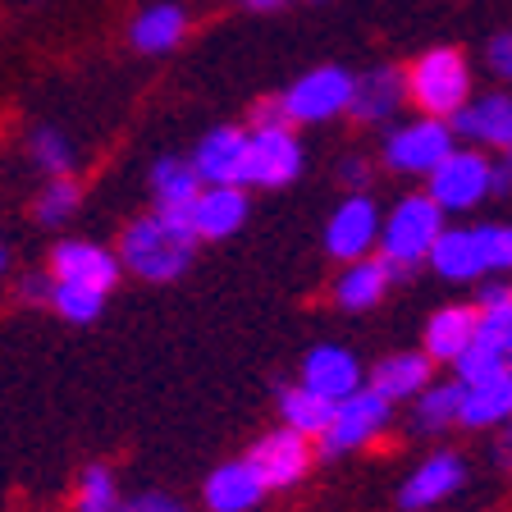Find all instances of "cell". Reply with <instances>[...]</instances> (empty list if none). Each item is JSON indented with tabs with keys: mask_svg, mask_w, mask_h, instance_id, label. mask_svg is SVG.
I'll return each instance as SVG.
<instances>
[{
	"mask_svg": "<svg viewBox=\"0 0 512 512\" xmlns=\"http://www.w3.org/2000/svg\"><path fill=\"white\" fill-rule=\"evenodd\" d=\"M115 256H119V270H128V275L147 279V284H170V279H179L192 266L197 234H192V224L179 220V215L151 211V215H138L119 234Z\"/></svg>",
	"mask_w": 512,
	"mask_h": 512,
	"instance_id": "cell-1",
	"label": "cell"
},
{
	"mask_svg": "<svg viewBox=\"0 0 512 512\" xmlns=\"http://www.w3.org/2000/svg\"><path fill=\"white\" fill-rule=\"evenodd\" d=\"M439 229H444V211L430 202L426 192H407V197H398V202L389 206V215H380L375 256L403 279V275H412L416 266H426Z\"/></svg>",
	"mask_w": 512,
	"mask_h": 512,
	"instance_id": "cell-2",
	"label": "cell"
},
{
	"mask_svg": "<svg viewBox=\"0 0 512 512\" xmlns=\"http://www.w3.org/2000/svg\"><path fill=\"white\" fill-rule=\"evenodd\" d=\"M403 87L421 115L453 119L471 101V64L458 46H430L403 69Z\"/></svg>",
	"mask_w": 512,
	"mask_h": 512,
	"instance_id": "cell-3",
	"label": "cell"
},
{
	"mask_svg": "<svg viewBox=\"0 0 512 512\" xmlns=\"http://www.w3.org/2000/svg\"><path fill=\"white\" fill-rule=\"evenodd\" d=\"M426 197L444 215L476 211L485 197H494V160L476 147H453L426 179Z\"/></svg>",
	"mask_w": 512,
	"mask_h": 512,
	"instance_id": "cell-4",
	"label": "cell"
},
{
	"mask_svg": "<svg viewBox=\"0 0 512 512\" xmlns=\"http://www.w3.org/2000/svg\"><path fill=\"white\" fill-rule=\"evenodd\" d=\"M352 96V69L343 64H320L311 74H302L298 83H288L279 92V110H284L288 128L298 124H330V119L348 115Z\"/></svg>",
	"mask_w": 512,
	"mask_h": 512,
	"instance_id": "cell-5",
	"label": "cell"
},
{
	"mask_svg": "<svg viewBox=\"0 0 512 512\" xmlns=\"http://www.w3.org/2000/svg\"><path fill=\"white\" fill-rule=\"evenodd\" d=\"M453 147H458V138H453L448 119L416 115V119H403V124L389 128L380 156H384V165H389L394 174H407V179H430V170H435Z\"/></svg>",
	"mask_w": 512,
	"mask_h": 512,
	"instance_id": "cell-6",
	"label": "cell"
},
{
	"mask_svg": "<svg viewBox=\"0 0 512 512\" xmlns=\"http://www.w3.org/2000/svg\"><path fill=\"white\" fill-rule=\"evenodd\" d=\"M302 165H307V151H302L298 128L288 124L247 128L243 188H288L302 174Z\"/></svg>",
	"mask_w": 512,
	"mask_h": 512,
	"instance_id": "cell-7",
	"label": "cell"
},
{
	"mask_svg": "<svg viewBox=\"0 0 512 512\" xmlns=\"http://www.w3.org/2000/svg\"><path fill=\"white\" fill-rule=\"evenodd\" d=\"M389 421H394V403H384L371 384H362L357 394L334 403L330 426L320 435V453H325V458H343L352 448L375 444V439L389 430Z\"/></svg>",
	"mask_w": 512,
	"mask_h": 512,
	"instance_id": "cell-8",
	"label": "cell"
},
{
	"mask_svg": "<svg viewBox=\"0 0 512 512\" xmlns=\"http://www.w3.org/2000/svg\"><path fill=\"white\" fill-rule=\"evenodd\" d=\"M380 206L366 197V192H352V197H343L339 206H334L330 224H325V252L334 256V261H362V256L375 252V243H380Z\"/></svg>",
	"mask_w": 512,
	"mask_h": 512,
	"instance_id": "cell-9",
	"label": "cell"
},
{
	"mask_svg": "<svg viewBox=\"0 0 512 512\" xmlns=\"http://www.w3.org/2000/svg\"><path fill=\"white\" fill-rule=\"evenodd\" d=\"M448 128H453V138H458V147L467 142V147L476 151H508L512 147V96L508 92H485V96H471L467 106L458 110V115L448 119Z\"/></svg>",
	"mask_w": 512,
	"mask_h": 512,
	"instance_id": "cell-10",
	"label": "cell"
},
{
	"mask_svg": "<svg viewBox=\"0 0 512 512\" xmlns=\"http://www.w3.org/2000/svg\"><path fill=\"white\" fill-rule=\"evenodd\" d=\"M247 467L261 476V485L270 490H293L302 476L311 471V439L293 435V430H270L247 448Z\"/></svg>",
	"mask_w": 512,
	"mask_h": 512,
	"instance_id": "cell-11",
	"label": "cell"
},
{
	"mask_svg": "<svg viewBox=\"0 0 512 512\" xmlns=\"http://www.w3.org/2000/svg\"><path fill=\"white\" fill-rule=\"evenodd\" d=\"M51 279L55 284H83L96 293H110L119 284V256L87 238H64L51 252Z\"/></svg>",
	"mask_w": 512,
	"mask_h": 512,
	"instance_id": "cell-12",
	"label": "cell"
},
{
	"mask_svg": "<svg viewBox=\"0 0 512 512\" xmlns=\"http://www.w3.org/2000/svg\"><path fill=\"white\" fill-rule=\"evenodd\" d=\"M302 389L311 394L330 398V403H343L348 394H357L366 384L362 375V362H357V352L339 348V343H316V348L302 357V375H298Z\"/></svg>",
	"mask_w": 512,
	"mask_h": 512,
	"instance_id": "cell-13",
	"label": "cell"
},
{
	"mask_svg": "<svg viewBox=\"0 0 512 512\" xmlns=\"http://www.w3.org/2000/svg\"><path fill=\"white\" fill-rule=\"evenodd\" d=\"M192 174L202 179V188H220V183H234L243 188V165H247V128L238 124H220L211 128L197 147H192Z\"/></svg>",
	"mask_w": 512,
	"mask_h": 512,
	"instance_id": "cell-14",
	"label": "cell"
},
{
	"mask_svg": "<svg viewBox=\"0 0 512 512\" xmlns=\"http://www.w3.org/2000/svg\"><path fill=\"white\" fill-rule=\"evenodd\" d=\"M407 106V87H403V69L394 64H375L366 74H352V96H348V115L357 124L375 128L398 119V110Z\"/></svg>",
	"mask_w": 512,
	"mask_h": 512,
	"instance_id": "cell-15",
	"label": "cell"
},
{
	"mask_svg": "<svg viewBox=\"0 0 512 512\" xmlns=\"http://www.w3.org/2000/svg\"><path fill=\"white\" fill-rule=\"evenodd\" d=\"M252 215V202H247V188H234V183H220V188H202L197 202L188 211V224L197 243H220V238H234L238 229Z\"/></svg>",
	"mask_w": 512,
	"mask_h": 512,
	"instance_id": "cell-16",
	"label": "cell"
},
{
	"mask_svg": "<svg viewBox=\"0 0 512 512\" xmlns=\"http://www.w3.org/2000/svg\"><path fill=\"white\" fill-rule=\"evenodd\" d=\"M462 480H467V462H462L458 453H435V458H426L412 476L403 480L398 508L403 512H426V508H435V503H444L448 494H458Z\"/></svg>",
	"mask_w": 512,
	"mask_h": 512,
	"instance_id": "cell-17",
	"label": "cell"
},
{
	"mask_svg": "<svg viewBox=\"0 0 512 512\" xmlns=\"http://www.w3.org/2000/svg\"><path fill=\"white\" fill-rule=\"evenodd\" d=\"M476 339V307H439L421 330V352L430 357V366H453Z\"/></svg>",
	"mask_w": 512,
	"mask_h": 512,
	"instance_id": "cell-18",
	"label": "cell"
},
{
	"mask_svg": "<svg viewBox=\"0 0 512 512\" xmlns=\"http://www.w3.org/2000/svg\"><path fill=\"white\" fill-rule=\"evenodd\" d=\"M512 421V371H499L480 384H462L458 426L467 430H499Z\"/></svg>",
	"mask_w": 512,
	"mask_h": 512,
	"instance_id": "cell-19",
	"label": "cell"
},
{
	"mask_svg": "<svg viewBox=\"0 0 512 512\" xmlns=\"http://www.w3.org/2000/svg\"><path fill=\"white\" fill-rule=\"evenodd\" d=\"M202 499L211 512H252L256 503L266 499V485H261V476L247 467V458H238V462H224V467H215L211 476H206Z\"/></svg>",
	"mask_w": 512,
	"mask_h": 512,
	"instance_id": "cell-20",
	"label": "cell"
},
{
	"mask_svg": "<svg viewBox=\"0 0 512 512\" xmlns=\"http://www.w3.org/2000/svg\"><path fill=\"white\" fill-rule=\"evenodd\" d=\"M394 270L384 266L380 256H362V261H348L334 279V302L343 311H371L384 302V293L394 288Z\"/></svg>",
	"mask_w": 512,
	"mask_h": 512,
	"instance_id": "cell-21",
	"label": "cell"
},
{
	"mask_svg": "<svg viewBox=\"0 0 512 512\" xmlns=\"http://www.w3.org/2000/svg\"><path fill=\"white\" fill-rule=\"evenodd\" d=\"M426 261L435 266V275L453 279V284H471V279L485 275V261H480V243L471 224H444Z\"/></svg>",
	"mask_w": 512,
	"mask_h": 512,
	"instance_id": "cell-22",
	"label": "cell"
},
{
	"mask_svg": "<svg viewBox=\"0 0 512 512\" xmlns=\"http://www.w3.org/2000/svg\"><path fill=\"white\" fill-rule=\"evenodd\" d=\"M430 375H435V366H430L426 352H394V357L375 362V371L366 384H371L384 403H412V398L430 384Z\"/></svg>",
	"mask_w": 512,
	"mask_h": 512,
	"instance_id": "cell-23",
	"label": "cell"
},
{
	"mask_svg": "<svg viewBox=\"0 0 512 512\" xmlns=\"http://www.w3.org/2000/svg\"><path fill=\"white\" fill-rule=\"evenodd\" d=\"M183 37H188V10L174 5V0L147 5V10L133 19V28H128V42L142 55H165V51H174Z\"/></svg>",
	"mask_w": 512,
	"mask_h": 512,
	"instance_id": "cell-24",
	"label": "cell"
},
{
	"mask_svg": "<svg viewBox=\"0 0 512 512\" xmlns=\"http://www.w3.org/2000/svg\"><path fill=\"white\" fill-rule=\"evenodd\" d=\"M197 192H202V179L192 174V165L183 156H160L156 165H151V197H156L160 215H179V220H188Z\"/></svg>",
	"mask_w": 512,
	"mask_h": 512,
	"instance_id": "cell-25",
	"label": "cell"
},
{
	"mask_svg": "<svg viewBox=\"0 0 512 512\" xmlns=\"http://www.w3.org/2000/svg\"><path fill=\"white\" fill-rule=\"evenodd\" d=\"M279 416H284V430H293L302 439H320L334 416V403L302 389V384H288V389H279Z\"/></svg>",
	"mask_w": 512,
	"mask_h": 512,
	"instance_id": "cell-26",
	"label": "cell"
},
{
	"mask_svg": "<svg viewBox=\"0 0 512 512\" xmlns=\"http://www.w3.org/2000/svg\"><path fill=\"white\" fill-rule=\"evenodd\" d=\"M458 403H462V384H458V380H444V384L430 380L426 389L412 398V421H416V430H426V435H439V430L458 426Z\"/></svg>",
	"mask_w": 512,
	"mask_h": 512,
	"instance_id": "cell-27",
	"label": "cell"
},
{
	"mask_svg": "<svg viewBox=\"0 0 512 512\" xmlns=\"http://www.w3.org/2000/svg\"><path fill=\"white\" fill-rule=\"evenodd\" d=\"M28 151H32V165H37L46 179H69V174H74L78 151H74V142L64 138L60 128H37L32 142H28Z\"/></svg>",
	"mask_w": 512,
	"mask_h": 512,
	"instance_id": "cell-28",
	"label": "cell"
},
{
	"mask_svg": "<svg viewBox=\"0 0 512 512\" xmlns=\"http://www.w3.org/2000/svg\"><path fill=\"white\" fill-rule=\"evenodd\" d=\"M78 206H83V188H78L74 174H69V179L42 183L37 202H32V215H37V224H64V220H74Z\"/></svg>",
	"mask_w": 512,
	"mask_h": 512,
	"instance_id": "cell-29",
	"label": "cell"
},
{
	"mask_svg": "<svg viewBox=\"0 0 512 512\" xmlns=\"http://www.w3.org/2000/svg\"><path fill=\"white\" fill-rule=\"evenodd\" d=\"M74 512H119V485H115V476H110V467L92 462V467L78 476Z\"/></svg>",
	"mask_w": 512,
	"mask_h": 512,
	"instance_id": "cell-30",
	"label": "cell"
},
{
	"mask_svg": "<svg viewBox=\"0 0 512 512\" xmlns=\"http://www.w3.org/2000/svg\"><path fill=\"white\" fill-rule=\"evenodd\" d=\"M51 307L60 311L64 320H74V325H92V320L101 316V307H106V293L83 288V284H55Z\"/></svg>",
	"mask_w": 512,
	"mask_h": 512,
	"instance_id": "cell-31",
	"label": "cell"
},
{
	"mask_svg": "<svg viewBox=\"0 0 512 512\" xmlns=\"http://www.w3.org/2000/svg\"><path fill=\"white\" fill-rule=\"evenodd\" d=\"M476 243H480V261L485 275H512V224H476Z\"/></svg>",
	"mask_w": 512,
	"mask_h": 512,
	"instance_id": "cell-32",
	"label": "cell"
},
{
	"mask_svg": "<svg viewBox=\"0 0 512 512\" xmlns=\"http://www.w3.org/2000/svg\"><path fill=\"white\" fill-rule=\"evenodd\" d=\"M499 371H508V357H503L499 348H490V343H480V339H471V348L453 362V380L458 384H480V380H490V375H499Z\"/></svg>",
	"mask_w": 512,
	"mask_h": 512,
	"instance_id": "cell-33",
	"label": "cell"
},
{
	"mask_svg": "<svg viewBox=\"0 0 512 512\" xmlns=\"http://www.w3.org/2000/svg\"><path fill=\"white\" fill-rule=\"evenodd\" d=\"M485 64H490V74H499V78L512 83V28H503L499 37H490V46H485Z\"/></svg>",
	"mask_w": 512,
	"mask_h": 512,
	"instance_id": "cell-34",
	"label": "cell"
},
{
	"mask_svg": "<svg viewBox=\"0 0 512 512\" xmlns=\"http://www.w3.org/2000/svg\"><path fill=\"white\" fill-rule=\"evenodd\" d=\"M119 512H188L174 494H160V490H147V494H138V499H128V503H119Z\"/></svg>",
	"mask_w": 512,
	"mask_h": 512,
	"instance_id": "cell-35",
	"label": "cell"
},
{
	"mask_svg": "<svg viewBox=\"0 0 512 512\" xmlns=\"http://www.w3.org/2000/svg\"><path fill=\"white\" fill-rule=\"evenodd\" d=\"M51 293H55V279L46 275V270H32V275L19 279V298L23 302H51Z\"/></svg>",
	"mask_w": 512,
	"mask_h": 512,
	"instance_id": "cell-36",
	"label": "cell"
},
{
	"mask_svg": "<svg viewBox=\"0 0 512 512\" xmlns=\"http://www.w3.org/2000/svg\"><path fill=\"white\" fill-rule=\"evenodd\" d=\"M339 183H348V188L362 192L366 183H371V160L366 156H343L339 160Z\"/></svg>",
	"mask_w": 512,
	"mask_h": 512,
	"instance_id": "cell-37",
	"label": "cell"
},
{
	"mask_svg": "<svg viewBox=\"0 0 512 512\" xmlns=\"http://www.w3.org/2000/svg\"><path fill=\"white\" fill-rule=\"evenodd\" d=\"M494 192H512V147L503 151V160L494 165Z\"/></svg>",
	"mask_w": 512,
	"mask_h": 512,
	"instance_id": "cell-38",
	"label": "cell"
},
{
	"mask_svg": "<svg viewBox=\"0 0 512 512\" xmlns=\"http://www.w3.org/2000/svg\"><path fill=\"white\" fill-rule=\"evenodd\" d=\"M499 430H503V435H499V462L512 471V421H508V426H499Z\"/></svg>",
	"mask_w": 512,
	"mask_h": 512,
	"instance_id": "cell-39",
	"label": "cell"
},
{
	"mask_svg": "<svg viewBox=\"0 0 512 512\" xmlns=\"http://www.w3.org/2000/svg\"><path fill=\"white\" fill-rule=\"evenodd\" d=\"M252 14H275V10H284V5H293V0H243Z\"/></svg>",
	"mask_w": 512,
	"mask_h": 512,
	"instance_id": "cell-40",
	"label": "cell"
},
{
	"mask_svg": "<svg viewBox=\"0 0 512 512\" xmlns=\"http://www.w3.org/2000/svg\"><path fill=\"white\" fill-rule=\"evenodd\" d=\"M5 261H10V256H5V243H0V270H5Z\"/></svg>",
	"mask_w": 512,
	"mask_h": 512,
	"instance_id": "cell-41",
	"label": "cell"
},
{
	"mask_svg": "<svg viewBox=\"0 0 512 512\" xmlns=\"http://www.w3.org/2000/svg\"><path fill=\"white\" fill-rule=\"evenodd\" d=\"M508 371H512V348H508Z\"/></svg>",
	"mask_w": 512,
	"mask_h": 512,
	"instance_id": "cell-42",
	"label": "cell"
},
{
	"mask_svg": "<svg viewBox=\"0 0 512 512\" xmlns=\"http://www.w3.org/2000/svg\"><path fill=\"white\" fill-rule=\"evenodd\" d=\"M316 5H320V0H316Z\"/></svg>",
	"mask_w": 512,
	"mask_h": 512,
	"instance_id": "cell-43",
	"label": "cell"
}]
</instances>
